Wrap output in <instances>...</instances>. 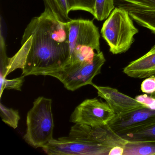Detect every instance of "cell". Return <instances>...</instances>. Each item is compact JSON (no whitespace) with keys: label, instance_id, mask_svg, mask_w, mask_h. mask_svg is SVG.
<instances>
[{"label":"cell","instance_id":"obj_2","mask_svg":"<svg viewBox=\"0 0 155 155\" xmlns=\"http://www.w3.org/2000/svg\"><path fill=\"white\" fill-rule=\"evenodd\" d=\"M67 24L70 52L66 65L92 61L101 51L98 28L89 20L71 19Z\"/></svg>","mask_w":155,"mask_h":155},{"label":"cell","instance_id":"obj_10","mask_svg":"<svg viewBox=\"0 0 155 155\" xmlns=\"http://www.w3.org/2000/svg\"><path fill=\"white\" fill-rule=\"evenodd\" d=\"M91 85L97 90L99 97L106 101L116 115H124L147 107L136 99L120 92L117 89L97 86L93 83Z\"/></svg>","mask_w":155,"mask_h":155},{"label":"cell","instance_id":"obj_4","mask_svg":"<svg viewBox=\"0 0 155 155\" xmlns=\"http://www.w3.org/2000/svg\"><path fill=\"white\" fill-rule=\"evenodd\" d=\"M52 100L40 97L33 102L27 117L25 141L35 148H43L53 139Z\"/></svg>","mask_w":155,"mask_h":155},{"label":"cell","instance_id":"obj_16","mask_svg":"<svg viewBox=\"0 0 155 155\" xmlns=\"http://www.w3.org/2000/svg\"><path fill=\"white\" fill-rule=\"evenodd\" d=\"M115 0H95V14L97 20L107 19L115 8Z\"/></svg>","mask_w":155,"mask_h":155},{"label":"cell","instance_id":"obj_21","mask_svg":"<svg viewBox=\"0 0 155 155\" xmlns=\"http://www.w3.org/2000/svg\"><path fill=\"white\" fill-rule=\"evenodd\" d=\"M143 93L154 95L155 94V75L147 78L143 81L140 86Z\"/></svg>","mask_w":155,"mask_h":155},{"label":"cell","instance_id":"obj_24","mask_svg":"<svg viewBox=\"0 0 155 155\" xmlns=\"http://www.w3.org/2000/svg\"><path fill=\"white\" fill-rule=\"evenodd\" d=\"M124 148L120 146H116L110 149L108 155H123Z\"/></svg>","mask_w":155,"mask_h":155},{"label":"cell","instance_id":"obj_17","mask_svg":"<svg viewBox=\"0 0 155 155\" xmlns=\"http://www.w3.org/2000/svg\"><path fill=\"white\" fill-rule=\"evenodd\" d=\"M0 110L2 121L13 128H17L20 119L18 110L7 107L2 103L0 104Z\"/></svg>","mask_w":155,"mask_h":155},{"label":"cell","instance_id":"obj_9","mask_svg":"<svg viewBox=\"0 0 155 155\" xmlns=\"http://www.w3.org/2000/svg\"><path fill=\"white\" fill-rule=\"evenodd\" d=\"M114 132L125 135L155 125V109L142 108L122 115H116L107 124Z\"/></svg>","mask_w":155,"mask_h":155},{"label":"cell","instance_id":"obj_19","mask_svg":"<svg viewBox=\"0 0 155 155\" xmlns=\"http://www.w3.org/2000/svg\"><path fill=\"white\" fill-rule=\"evenodd\" d=\"M24 77L25 76H22L19 78L11 80L5 79L3 84L1 86V97L2 96L3 91L5 89H14L21 91V87L24 83Z\"/></svg>","mask_w":155,"mask_h":155},{"label":"cell","instance_id":"obj_11","mask_svg":"<svg viewBox=\"0 0 155 155\" xmlns=\"http://www.w3.org/2000/svg\"><path fill=\"white\" fill-rule=\"evenodd\" d=\"M115 5L127 10L141 27L155 23V0H115Z\"/></svg>","mask_w":155,"mask_h":155},{"label":"cell","instance_id":"obj_20","mask_svg":"<svg viewBox=\"0 0 155 155\" xmlns=\"http://www.w3.org/2000/svg\"><path fill=\"white\" fill-rule=\"evenodd\" d=\"M45 5V9L49 11L59 20L64 21L66 19L56 0H43Z\"/></svg>","mask_w":155,"mask_h":155},{"label":"cell","instance_id":"obj_18","mask_svg":"<svg viewBox=\"0 0 155 155\" xmlns=\"http://www.w3.org/2000/svg\"><path fill=\"white\" fill-rule=\"evenodd\" d=\"M70 12L72 11H83L95 14V0H68Z\"/></svg>","mask_w":155,"mask_h":155},{"label":"cell","instance_id":"obj_3","mask_svg":"<svg viewBox=\"0 0 155 155\" xmlns=\"http://www.w3.org/2000/svg\"><path fill=\"white\" fill-rule=\"evenodd\" d=\"M139 30L129 13L122 8L115 7L102 25L101 33L114 55L129 50Z\"/></svg>","mask_w":155,"mask_h":155},{"label":"cell","instance_id":"obj_14","mask_svg":"<svg viewBox=\"0 0 155 155\" xmlns=\"http://www.w3.org/2000/svg\"><path fill=\"white\" fill-rule=\"evenodd\" d=\"M155 155V141H128L124 147L123 155Z\"/></svg>","mask_w":155,"mask_h":155},{"label":"cell","instance_id":"obj_26","mask_svg":"<svg viewBox=\"0 0 155 155\" xmlns=\"http://www.w3.org/2000/svg\"><path fill=\"white\" fill-rule=\"evenodd\" d=\"M152 96V97H153L155 98V94H154V95H152V96Z\"/></svg>","mask_w":155,"mask_h":155},{"label":"cell","instance_id":"obj_23","mask_svg":"<svg viewBox=\"0 0 155 155\" xmlns=\"http://www.w3.org/2000/svg\"><path fill=\"white\" fill-rule=\"evenodd\" d=\"M57 3L58 4L59 7L60 8L63 14L68 18L71 19L69 17V13L70 12L69 9L68 0H56Z\"/></svg>","mask_w":155,"mask_h":155},{"label":"cell","instance_id":"obj_5","mask_svg":"<svg viewBox=\"0 0 155 155\" xmlns=\"http://www.w3.org/2000/svg\"><path fill=\"white\" fill-rule=\"evenodd\" d=\"M105 62L104 54L101 51L96 53L91 62L67 64L45 76L58 79L68 90L74 91L83 86L91 85L93 78L101 73Z\"/></svg>","mask_w":155,"mask_h":155},{"label":"cell","instance_id":"obj_25","mask_svg":"<svg viewBox=\"0 0 155 155\" xmlns=\"http://www.w3.org/2000/svg\"><path fill=\"white\" fill-rule=\"evenodd\" d=\"M143 28L147 29L149 30L152 33L155 34V23L144 25L143 26Z\"/></svg>","mask_w":155,"mask_h":155},{"label":"cell","instance_id":"obj_8","mask_svg":"<svg viewBox=\"0 0 155 155\" xmlns=\"http://www.w3.org/2000/svg\"><path fill=\"white\" fill-rule=\"evenodd\" d=\"M69 136L71 137L113 148L116 146L125 147L127 140L113 131L108 125L92 127L76 124L71 129Z\"/></svg>","mask_w":155,"mask_h":155},{"label":"cell","instance_id":"obj_7","mask_svg":"<svg viewBox=\"0 0 155 155\" xmlns=\"http://www.w3.org/2000/svg\"><path fill=\"white\" fill-rule=\"evenodd\" d=\"M42 148L50 155H108L111 149L69 136L53 138Z\"/></svg>","mask_w":155,"mask_h":155},{"label":"cell","instance_id":"obj_13","mask_svg":"<svg viewBox=\"0 0 155 155\" xmlns=\"http://www.w3.org/2000/svg\"><path fill=\"white\" fill-rule=\"evenodd\" d=\"M0 26V79L1 86L7 77V72L9 58L6 52V39L7 36V27L5 20L2 16H1Z\"/></svg>","mask_w":155,"mask_h":155},{"label":"cell","instance_id":"obj_15","mask_svg":"<svg viewBox=\"0 0 155 155\" xmlns=\"http://www.w3.org/2000/svg\"><path fill=\"white\" fill-rule=\"evenodd\" d=\"M120 136L130 142L155 141V125L140 130Z\"/></svg>","mask_w":155,"mask_h":155},{"label":"cell","instance_id":"obj_1","mask_svg":"<svg viewBox=\"0 0 155 155\" xmlns=\"http://www.w3.org/2000/svg\"><path fill=\"white\" fill-rule=\"evenodd\" d=\"M18 52L9 58L7 76L18 68L22 76H45L64 67L69 57L67 22L45 9L25 29Z\"/></svg>","mask_w":155,"mask_h":155},{"label":"cell","instance_id":"obj_22","mask_svg":"<svg viewBox=\"0 0 155 155\" xmlns=\"http://www.w3.org/2000/svg\"><path fill=\"white\" fill-rule=\"evenodd\" d=\"M135 99L147 106L148 108L151 109H155V98L152 96L150 97L146 94L137 96Z\"/></svg>","mask_w":155,"mask_h":155},{"label":"cell","instance_id":"obj_12","mask_svg":"<svg viewBox=\"0 0 155 155\" xmlns=\"http://www.w3.org/2000/svg\"><path fill=\"white\" fill-rule=\"evenodd\" d=\"M123 72L134 78H145L155 75V45L146 54L124 68Z\"/></svg>","mask_w":155,"mask_h":155},{"label":"cell","instance_id":"obj_6","mask_svg":"<svg viewBox=\"0 0 155 155\" xmlns=\"http://www.w3.org/2000/svg\"><path fill=\"white\" fill-rule=\"evenodd\" d=\"M116 115L107 102L97 98L87 99L76 107L70 121L75 124L98 127L107 125Z\"/></svg>","mask_w":155,"mask_h":155}]
</instances>
